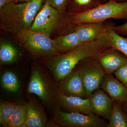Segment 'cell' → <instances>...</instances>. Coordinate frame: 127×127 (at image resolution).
I'll list each match as a JSON object with an SVG mask.
<instances>
[{
    "label": "cell",
    "instance_id": "obj_2",
    "mask_svg": "<svg viewBox=\"0 0 127 127\" xmlns=\"http://www.w3.org/2000/svg\"><path fill=\"white\" fill-rule=\"evenodd\" d=\"M44 0L12 2L0 9V29L15 35L30 30Z\"/></svg>",
    "mask_w": 127,
    "mask_h": 127
},
{
    "label": "cell",
    "instance_id": "obj_25",
    "mask_svg": "<svg viewBox=\"0 0 127 127\" xmlns=\"http://www.w3.org/2000/svg\"><path fill=\"white\" fill-rule=\"evenodd\" d=\"M113 74L127 88V63L117 70Z\"/></svg>",
    "mask_w": 127,
    "mask_h": 127
},
{
    "label": "cell",
    "instance_id": "obj_12",
    "mask_svg": "<svg viewBox=\"0 0 127 127\" xmlns=\"http://www.w3.org/2000/svg\"><path fill=\"white\" fill-rule=\"evenodd\" d=\"M96 59L106 74H113L127 63V58L125 55L112 47L100 53Z\"/></svg>",
    "mask_w": 127,
    "mask_h": 127
},
{
    "label": "cell",
    "instance_id": "obj_11",
    "mask_svg": "<svg viewBox=\"0 0 127 127\" xmlns=\"http://www.w3.org/2000/svg\"><path fill=\"white\" fill-rule=\"evenodd\" d=\"M55 104L62 110L68 112L94 114L92 111L89 98L66 96L58 92L55 98Z\"/></svg>",
    "mask_w": 127,
    "mask_h": 127
},
{
    "label": "cell",
    "instance_id": "obj_29",
    "mask_svg": "<svg viewBox=\"0 0 127 127\" xmlns=\"http://www.w3.org/2000/svg\"><path fill=\"white\" fill-rule=\"evenodd\" d=\"M122 104L123 109L127 115V101L123 102Z\"/></svg>",
    "mask_w": 127,
    "mask_h": 127
},
{
    "label": "cell",
    "instance_id": "obj_30",
    "mask_svg": "<svg viewBox=\"0 0 127 127\" xmlns=\"http://www.w3.org/2000/svg\"><path fill=\"white\" fill-rule=\"evenodd\" d=\"M103 3L109 2L110 1H116V2H122L127 1V0H102Z\"/></svg>",
    "mask_w": 127,
    "mask_h": 127
},
{
    "label": "cell",
    "instance_id": "obj_16",
    "mask_svg": "<svg viewBox=\"0 0 127 127\" xmlns=\"http://www.w3.org/2000/svg\"><path fill=\"white\" fill-rule=\"evenodd\" d=\"M53 40L60 54L68 52L81 43L75 31L57 36Z\"/></svg>",
    "mask_w": 127,
    "mask_h": 127
},
{
    "label": "cell",
    "instance_id": "obj_27",
    "mask_svg": "<svg viewBox=\"0 0 127 127\" xmlns=\"http://www.w3.org/2000/svg\"><path fill=\"white\" fill-rule=\"evenodd\" d=\"M13 1H14V0H0V9Z\"/></svg>",
    "mask_w": 127,
    "mask_h": 127
},
{
    "label": "cell",
    "instance_id": "obj_4",
    "mask_svg": "<svg viewBox=\"0 0 127 127\" xmlns=\"http://www.w3.org/2000/svg\"><path fill=\"white\" fill-rule=\"evenodd\" d=\"M76 25L88 22H101L110 19L127 20V1L102 3L93 9L82 12H67Z\"/></svg>",
    "mask_w": 127,
    "mask_h": 127
},
{
    "label": "cell",
    "instance_id": "obj_6",
    "mask_svg": "<svg viewBox=\"0 0 127 127\" xmlns=\"http://www.w3.org/2000/svg\"><path fill=\"white\" fill-rule=\"evenodd\" d=\"M58 92L57 86H55L43 71L38 66H33L28 88V93L37 95L45 104L50 106L55 103Z\"/></svg>",
    "mask_w": 127,
    "mask_h": 127
},
{
    "label": "cell",
    "instance_id": "obj_3",
    "mask_svg": "<svg viewBox=\"0 0 127 127\" xmlns=\"http://www.w3.org/2000/svg\"><path fill=\"white\" fill-rule=\"evenodd\" d=\"M76 25L67 12L60 11L45 2L30 30L58 36L73 31Z\"/></svg>",
    "mask_w": 127,
    "mask_h": 127
},
{
    "label": "cell",
    "instance_id": "obj_18",
    "mask_svg": "<svg viewBox=\"0 0 127 127\" xmlns=\"http://www.w3.org/2000/svg\"><path fill=\"white\" fill-rule=\"evenodd\" d=\"M19 52L13 45L4 40L0 42V61L2 64L14 63L19 57Z\"/></svg>",
    "mask_w": 127,
    "mask_h": 127
},
{
    "label": "cell",
    "instance_id": "obj_7",
    "mask_svg": "<svg viewBox=\"0 0 127 127\" xmlns=\"http://www.w3.org/2000/svg\"><path fill=\"white\" fill-rule=\"evenodd\" d=\"M52 121L61 127H107L106 120L95 114L86 115L65 112L56 104L53 106Z\"/></svg>",
    "mask_w": 127,
    "mask_h": 127
},
{
    "label": "cell",
    "instance_id": "obj_26",
    "mask_svg": "<svg viewBox=\"0 0 127 127\" xmlns=\"http://www.w3.org/2000/svg\"><path fill=\"white\" fill-rule=\"evenodd\" d=\"M113 29L118 34L127 38V20L122 25L114 26Z\"/></svg>",
    "mask_w": 127,
    "mask_h": 127
},
{
    "label": "cell",
    "instance_id": "obj_15",
    "mask_svg": "<svg viewBox=\"0 0 127 127\" xmlns=\"http://www.w3.org/2000/svg\"><path fill=\"white\" fill-rule=\"evenodd\" d=\"M26 120L28 127H46L47 119L45 111L41 106L33 101L26 104Z\"/></svg>",
    "mask_w": 127,
    "mask_h": 127
},
{
    "label": "cell",
    "instance_id": "obj_21",
    "mask_svg": "<svg viewBox=\"0 0 127 127\" xmlns=\"http://www.w3.org/2000/svg\"><path fill=\"white\" fill-rule=\"evenodd\" d=\"M26 105L16 104L7 127H20L26 123Z\"/></svg>",
    "mask_w": 127,
    "mask_h": 127
},
{
    "label": "cell",
    "instance_id": "obj_1",
    "mask_svg": "<svg viewBox=\"0 0 127 127\" xmlns=\"http://www.w3.org/2000/svg\"><path fill=\"white\" fill-rule=\"evenodd\" d=\"M105 36L93 41L81 43L68 52L44 58L43 64L58 83L80 62L96 58L100 53L112 47Z\"/></svg>",
    "mask_w": 127,
    "mask_h": 127
},
{
    "label": "cell",
    "instance_id": "obj_9",
    "mask_svg": "<svg viewBox=\"0 0 127 127\" xmlns=\"http://www.w3.org/2000/svg\"><path fill=\"white\" fill-rule=\"evenodd\" d=\"M58 83V91L64 95L82 98H88L81 77L75 67Z\"/></svg>",
    "mask_w": 127,
    "mask_h": 127
},
{
    "label": "cell",
    "instance_id": "obj_8",
    "mask_svg": "<svg viewBox=\"0 0 127 127\" xmlns=\"http://www.w3.org/2000/svg\"><path fill=\"white\" fill-rule=\"evenodd\" d=\"M75 67L79 71L89 98L94 91L100 88L105 73L96 58L80 62Z\"/></svg>",
    "mask_w": 127,
    "mask_h": 127
},
{
    "label": "cell",
    "instance_id": "obj_20",
    "mask_svg": "<svg viewBox=\"0 0 127 127\" xmlns=\"http://www.w3.org/2000/svg\"><path fill=\"white\" fill-rule=\"evenodd\" d=\"M104 36L112 47L122 53L127 58V38L117 33L113 27L107 32Z\"/></svg>",
    "mask_w": 127,
    "mask_h": 127
},
{
    "label": "cell",
    "instance_id": "obj_10",
    "mask_svg": "<svg viewBox=\"0 0 127 127\" xmlns=\"http://www.w3.org/2000/svg\"><path fill=\"white\" fill-rule=\"evenodd\" d=\"M115 26L109 22H88L77 24L74 31L81 43L88 42L104 36L107 32Z\"/></svg>",
    "mask_w": 127,
    "mask_h": 127
},
{
    "label": "cell",
    "instance_id": "obj_17",
    "mask_svg": "<svg viewBox=\"0 0 127 127\" xmlns=\"http://www.w3.org/2000/svg\"><path fill=\"white\" fill-rule=\"evenodd\" d=\"M107 127H127V115L122 103L113 101L112 110Z\"/></svg>",
    "mask_w": 127,
    "mask_h": 127
},
{
    "label": "cell",
    "instance_id": "obj_23",
    "mask_svg": "<svg viewBox=\"0 0 127 127\" xmlns=\"http://www.w3.org/2000/svg\"><path fill=\"white\" fill-rule=\"evenodd\" d=\"M16 103L7 101L0 103V124L2 127H7L16 105Z\"/></svg>",
    "mask_w": 127,
    "mask_h": 127
},
{
    "label": "cell",
    "instance_id": "obj_22",
    "mask_svg": "<svg viewBox=\"0 0 127 127\" xmlns=\"http://www.w3.org/2000/svg\"><path fill=\"white\" fill-rule=\"evenodd\" d=\"M1 84L3 88L10 92L15 93L19 90L20 84L16 75L11 71H6L2 75Z\"/></svg>",
    "mask_w": 127,
    "mask_h": 127
},
{
    "label": "cell",
    "instance_id": "obj_13",
    "mask_svg": "<svg viewBox=\"0 0 127 127\" xmlns=\"http://www.w3.org/2000/svg\"><path fill=\"white\" fill-rule=\"evenodd\" d=\"M94 114L109 120L112 110L113 101L102 89L94 91L89 97Z\"/></svg>",
    "mask_w": 127,
    "mask_h": 127
},
{
    "label": "cell",
    "instance_id": "obj_5",
    "mask_svg": "<svg viewBox=\"0 0 127 127\" xmlns=\"http://www.w3.org/2000/svg\"><path fill=\"white\" fill-rule=\"evenodd\" d=\"M22 46L32 57L59 55L53 39L44 32L25 30L16 35Z\"/></svg>",
    "mask_w": 127,
    "mask_h": 127
},
{
    "label": "cell",
    "instance_id": "obj_19",
    "mask_svg": "<svg viewBox=\"0 0 127 127\" xmlns=\"http://www.w3.org/2000/svg\"><path fill=\"white\" fill-rule=\"evenodd\" d=\"M102 0H69L67 12L87 11L102 3Z\"/></svg>",
    "mask_w": 127,
    "mask_h": 127
},
{
    "label": "cell",
    "instance_id": "obj_28",
    "mask_svg": "<svg viewBox=\"0 0 127 127\" xmlns=\"http://www.w3.org/2000/svg\"><path fill=\"white\" fill-rule=\"evenodd\" d=\"M46 127H61L58 124H57L56 123L54 122L52 120H51V121H50V122L47 123L46 125Z\"/></svg>",
    "mask_w": 127,
    "mask_h": 127
},
{
    "label": "cell",
    "instance_id": "obj_14",
    "mask_svg": "<svg viewBox=\"0 0 127 127\" xmlns=\"http://www.w3.org/2000/svg\"><path fill=\"white\" fill-rule=\"evenodd\" d=\"M100 88L113 101L121 103L127 101V88L113 74L105 73Z\"/></svg>",
    "mask_w": 127,
    "mask_h": 127
},
{
    "label": "cell",
    "instance_id": "obj_24",
    "mask_svg": "<svg viewBox=\"0 0 127 127\" xmlns=\"http://www.w3.org/2000/svg\"><path fill=\"white\" fill-rule=\"evenodd\" d=\"M44 1L60 11L67 12L69 0H44Z\"/></svg>",
    "mask_w": 127,
    "mask_h": 127
},
{
    "label": "cell",
    "instance_id": "obj_31",
    "mask_svg": "<svg viewBox=\"0 0 127 127\" xmlns=\"http://www.w3.org/2000/svg\"><path fill=\"white\" fill-rule=\"evenodd\" d=\"M31 0H14L15 2H24L30 1Z\"/></svg>",
    "mask_w": 127,
    "mask_h": 127
}]
</instances>
